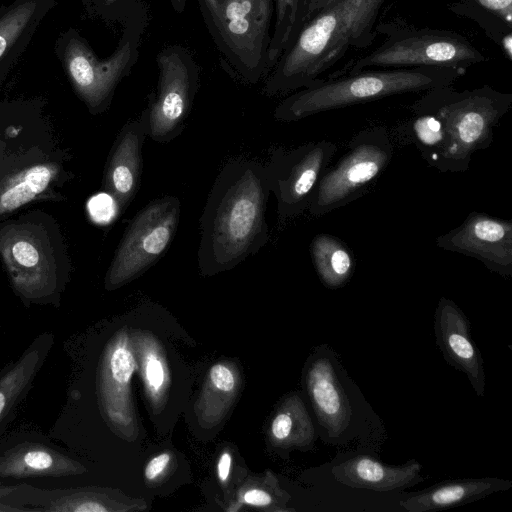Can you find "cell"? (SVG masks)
Segmentation results:
<instances>
[{
	"instance_id": "cell-11",
	"label": "cell",
	"mask_w": 512,
	"mask_h": 512,
	"mask_svg": "<svg viewBox=\"0 0 512 512\" xmlns=\"http://www.w3.org/2000/svg\"><path fill=\"white\" fill-rule=\"evenodd\" d=\"M336 152V144L326 139L289 150H270L264 165L270 193L277 201L279 227L308 210L316 186Z\"/></svg>"
},
{
	"instance_id": "cell-9",
	"label": "cell",
	"mask_w": 512,
	"mask_h": 512,
	"mask_svg": "<svg viewBox=\"0 0 512 512\" xmlns=\"http://www.w3.org/2000/svg\"><path fill=\"white\" fill-rule=\"evenodd\" d=\"M483 61H486L484 55L456 32L424 29L400 32L391 37L374 51L348 64L347 74L370 67L421 66L451 68L465 73L469 66Z\"/></svg>"
},
{
	"instance_id": "cell-16",
	"label": "cell",
	"mask_w": 512,
	"mask_h": 512,
	"mask_svg": "<svg viewBox=\"0 0 512 512\" xmlns=\"http://www.w3.org/2000/svg\"><path fill=\"white\" fill-rule=\"evenodd\" d=\"M306 387L317 419L329 436L345 432L351 423L352 407L329 356L324 354L311 362Z\"/></svg>"
},
{
	"instance_id": "cell-21",
	"label": "cell",
	"mask_w": 512,
	"mask_h": 512,
	"mask_svg": "<svg viewBox=\"0 0 512 512\" xmlns=\"http://www.w3.org/2000/svg\"><path fill=\"white\" fill-rule=\"evenodd\" d=\"M58 173L55 164L29 166L0 184V215L34 200L50 186Z\"/></svg>"
},
{
	"instance_id": "cell-3",
	"label": "cell",
	"mask_w": 512,
	"mask_h": 512,
	"mask_svg": "<svg viewBox=\"0 0 512 512\" xmlns=\"http://www.w3.org/2000/svg\"><path fill=\"white\" fill-rule=\"evenodd\" d=\"M387 0H338L305 22L265 78L268 96L292 93L321 81L352 49L370 46Z\"/></svg>"
},
{
	"instance_id": "cell-34",
	"label": "cell",
	"mask_w": 512,
	"mask_h": 512,
	"mask_svg": "<svg viewBox=\"0 0 512 512\" xmlns=\"http://www.w3.org/2000/svg\"><path fill=\"white\" fill-rule=\"evenodd\" d=\"M170 461V455L162 453L152 458L145 468V477L148 480H154L166 469Z\"/></svg>"
},
{
	"instance_id": "cell-7",
	"label": "cell",
	"mask_w": 512,
	"mask_h": 512,
	"mask_svg": "<svg viewBox=\"0 0 512 512\" xmlns=\"http://www.w3.org/2000/svg\"><path fill=\"white\" fill-rule=\"evenodd\" d=\"M388 130L381 125L359 131L345 153L321 176L308 212L323 216L362 197L376 183L393 157Z\"/></svg>"
},
{
	"instance_id": "cell-23",
	"label": "cell",
	"mask_w": 512,
	"mask_h": 512,
	"mask_svg": "<svg viewBox=\"0 0 512 512\" xmlns=\"http://www.w3.org/2000/svg\"><path fill=\"white\" fill-rule=\"evenodd\" d=\"M303 4L304 0H275L276 21L268 52L271 70L299 20Z\"/></svg>"
},
{
	"instance_id": "cell-13",
	"label": "cell",
	"mask_w": 512,
	"mask_h": 512,
	"mask_svg": "<svg viewBox=\"0 0 512 512\" xmlns=\"http://www.w3.org/2000/svg\"><path fill=\"white\" fill-rule=\"evenodd\" d=\"M437 247L473 257L503 278L512 276V223L472 211L457 227L436 238Z\"/></svg>"
},
{
	"instance_id": "cell-33",
	"label": "cell",
	"mask_w": 512,
	"mask_h": 512,
	"mask_svg": "<svg viewBox=\"0 0 512 512\" xmlns=\"http://www.w3.org/2000/svg\"><path fill=\"white\" fill-rule=\"evenodd\" d=\"M210 379L214 387L223 392H230L235 387V378L231 370L222 364H216L210 369Z\"/></svg>"
},
{
	"instance_id": "cell-31",
	"label": "cell",
	"mask_w": 512,
	"mask_h": 512,
	"mask_svg": "<svg viewBox=\"0 0 512 512\" xmlns=\"http://www.w3.org/2000/svg\"><path fill=\"white\" fill-rule=\"evenodd\" d=\"M511 28L512 0H470Z\"/></svg>"
},
{
	"instance_id": "cell-39",
	"label": "cell",
	"mask_w": 512,
	"mask_h": 512,
	"mask_svg": "<svg viewBox=\"0 0 512 512\" xmlns=\"http://www.w3.org/2000/svg\"><path fill=\"white\" fill-rule=\"evenodd\" d=\"M13 488L14 487L0 488V497L2 495H6L7 493L11 492L13 490ZM15 510L17 511L19 509L0 505V511H15Z\"/></svg>"
},
{
	"instance_id": "cell-8",
	"label": "cell",
	"mask_w": 512,
	"mask_h": 512,
	"mask_svg": "<svg viewBox=\"0 0 512 512\" xmlns=\"http://www.w3.org/2000/svg\"><path fill=\"white\" fill-rule=\"evenodd\" d=\"M176 196L149 202L130 221L105 277L107 289H115L141 276L166 253L180 221Z\"/></svg>"
},
{
	"instance_id": "cell-5",
	"label": "cell",
	"mask_w": 512,
	"mask_h": 512,
	"mask_svg": "<svg viewBox=\"0 0 512 512\" xmlns=\"http://www.w3.org/2000/svg\"><path fill=\"white\" fill-rule=\"evenodd\" d=\"M205 26L236 76L256 84L266 78L275 0H197Z\"/></svg>"
},
{
	"instance_id": "cell-27",
	"label": "cell",
	"mask_w": 512,
	"mask_h": 512,
	"mask_svg": "<svg viewBox=\"0 0 512 512\" xmlns=\"http://www.w3.org/2000/svg\"><path fill=\"white\" fill-rule=\"evenodd\" d=\"M141 1L143 0H90L92 8L111 22H123Z\"/></svg>"
},
{
	"instance_id": "cell-20",
	"label": "cell",
	"mask_w": 512,
	"mask_h": 512,
	"mask_svg": "<svg viewBox=\"0 0 512 512\" xmlns=\"http://www.w3.org/2000/svg\"><path fill=\"white\" fill-rule=\"evenodd\" d=\"M310 254L318 277L327 288L344 286L354 273V254L336 236L326 233L316 235L310 244Z\"/></svg>"
},
{
	"instance_id": "cell-32",
	"label": "cell",
	"mask_w": 512,
	"mask_h": 512,
	"mask_svg": "<svg viewBox=\"0 0 512 512\" xmlns=\"http://www.w3.org/2000/svg\"><path fill=\"white\" fill-rule=\"evenodd\" d=\"M337 1L338 0H304L301 15L291 33V35H290L289 40L293 37V35L300 28L301 25H303L305 22H307L308 20L313 18L315 15H317L321 11L327 9L328 7H330ZM289 40H288V42H289Z\"/></svg>"
},
{
	"instance_id": "cell-4",
	"label": "cell",
	"mask_w": 512,
	"mask_h": 512,
	"mask_svg": "<svg viewBox=\"0 0 512 512\" xmlns=\"http://www.w3.org/2000/svg\"><path fill=\"white\" fill-rule=\"evenodd\" d=\"M464 73L433 66L362 70L292 92L274 110L281 122L301 119L388 96L451 86Z\"/></svg>"
},
{
	"instance_id": "cell-25",
	"label": "cell",
	"mask_w": 512,
	"mask_h": 512,
	"mask_svg": "<svg viewBox=\"0 0 512 512\" xmlns=\"http://www.w3.org/2000/svg\"><path fill=\"white\" fill-rule=\"evenodd\" d=\"M36 10L34 1L23 2L0 18V60L29 24Z\"/></svg>"
},
{
	"instance_id": "cell-15",
	"label": "cell",
	"mask_w": 512,
	"mask_h": 512,
	"mask_svg": "<svg viewBox=\"0 0 512 512\" xmlns=\"http://www.w3.org/2000/svg\"><path fill=\"white\" fill-rule=\"evenodd\" d=\"M434 328L436 342L446 362L463 372L478 396H483L485 372L481 353L475 346L469 322L462 310L450 299H439Z\"/></svg>"
},
{
	"instance_id": "cell-19",
	"label": "cell",
	"mask_w": 512,
	"mask_h": 512,
	"mask_svg": "<svg viewBox=\"0 0 512 512\" xmlns=\"http://www.w3.org/2000/svg\"><path fill=\"white\" fill-rule=\"evenodd\" d=\"M79 463L42 445H22L0 459V475L63 476L80 473Z\"/></svg>"
},
{
	"instance_id": "cell-10",
	"label": "cell",
	"mask_w": 512,
	"mask_h": 512,
	"mask_svg": "<svg viewBox=\"0 0 512 512\" xmlns=\"http://www.w3.org/2000/svg\"><path fill=\"white\" fill-rule=\"evenodd\" d=\"M159 78L149 96L147 136L168 143L184 130L199 88L200 70L192 54L180 45L163 48L156 57Z\"/></svg>"
},
{
	"instance_id": "cell-6",
	"label": "cell",
	"mask_w": 512,
	"mask_h": 512,
	"mask_svg": "<svg viewBox=\"0 0 512 512\" xmlns=\"http://www.w3.org/2000/svg\"><path fill=\"white\" fill-rule=\"evenodd\" d=\"M121 37L114 52L99 59L84 41L72 38L64 54L71 82L87 106L95 112L105 110L119 82L128 76L139 58L142 36L148 25V8L138 3L122 22Z\"/></svg>"
},
{
	"instance_id": "cell-24",
	"label": "cell",
	"mask_w": 512,
	"mask_h": 512,
	"mask_svg": "<svg viewBox=\"0 0 512 512\" xmlns=\"http://www.w3.org/2000/svg\"><path fill=\"white\" fill-rule=\"evenodd\" d=\"M38 362V351L30 352L0 380V418L29 383Z\"/></svg>"
},
{
	"instance_id": "cell-28",
	"label": "cell",
	"mask_w": 512,
	"mask_h": 512,
	"mask_svg": "<svg viewBox=\"0 0 512 512\" xmlns=\"http://www.w3.org/2000/svg\"><path fill=\"white\" fill-rule=\"evenodd\" d=\"M50 511L104 512L109 510L102 502L84 495L62 497L48 507Z\"/></svg>"
},
{
	"instance_id": "cell-26",
	"label": "cell",
	"mask_w": 512,
	"mask_h": 512,
	"mask_svg": "<svg viewBox=\"0 0 512 512\" xmlns=\"http://www.w3.org/2000/svg\"><path fill=\"white\" fill-rule=\"evenodd\" d=\"M109 376L116 387L124 389L131 381L135 360L126 339L118 341L109 353Z\"/></svg>"
},
{
	"instance_id": "cell-30",
	"label": "cell",
	"mask_w": 512,
	"mask_h": 512,
	"mask_svg": "<svg viewBox=\"0 0 512 512\" xmlns=\"http://www.w3.org/2000/svg\"><path fill=\"white\" fill-rule=\"evenodd\" d=\"M146 385L151 394L160 393L165 382V369L162 360L155 354H149L143 365Z\"/></svg>"
},
{
	"instance_id": "cell-37",
	"label": "cell",
	"mask_w": 512,
	"mask_h": 512,
	"mask_svg": "<svg viewBox=\"0 0 512 512\" xmlns=\"http://www.w3.org/2000/svg\"><path fill=\"white\" fill-rule=\"evenodd\" d=\"M502 46L507 57L512 59V36L511 33H507L502 39Z\"/></svg>"
},
{
	"instance_id": "cell-22",
	"label": "cell",
	"mask_w": 512,
	"mask_h": 512,
	"mask_svg": "<svg viewBox=\"0 0 512 512\" xmlns=\"http://www.w3.org/2000/svg\"><path fill=\"white\" fill-rule=\"evenodd\" d=\"M287 410L272 421L273 437L282 443L306 446L314 440V428L305 407L299 399L289 401Z\"/></svg>"
},
{
	"instance_id": "cell-29",
	"label": "cell",
	"mask_w": 512,
	"mask_h": 512,
	"mask_svg": "<svg viewBox=\"0 0 512 512\" xmlns=\"http://www.w3.org/2000/svg\"><path fill=\"white\" fill-rule=\"evenodd\" d=\"M87 208L92 220L100 224L109 223L119 213L115 200L108 193L93 196Z\"/></svg>"
},
{
	"instance_id": "cell-38",
	"label": "cell",
	"mask_w": 512,
	"mask_h": 512,
	"mask_svg": "<svg viewBox=\"0 0 512 512\" xmlns=\"http://www.w3.org/2000/svg\"><path fill=\"white\" fill-rule=\"evenodd\" d=\"M187 0H170L173 10L176 13H182L186 7Z\"/></svg>"
},
{
	"instance_id": "cell-35",
	"label": "cell",
	"mask_w": 512,
	"mask_h": 512,
	"mask_svg": "<svg viewBox=\"0 0 512 512\" xmlns=\"http://www.w3.org/2000/svg\"><path fill=\"white\" fill-rule=\"evenodd\" d=\"M243 501L252 506H268L272 502L270 494L261 489H251L243 495Z\"/></svg>"
},
{
	"instance_id": "cell-12",
	"label": "cell",
	"mask_w": 512,
	"mask_h": 512,
	"mask_svg": "<svg viewBox=\"0 0 512 512\" xmlns=\"http://www.w3.org/2000/svg\"><path fill=\"white\" fill-rule=\"evenodd\" d=\"M0 255L15 289L28 298L54 289L56 265L47 236L35 225L11 224L0 231Z\"/></svg>"
},
{
	"instance_id": "cell-1",
	"label": "cell",
	"mask_w": 512,
	"mask_h": 512,
	"mask_svg": "<svg viewBox=\"0 0 512 512\" xmlns=\"http://www.w3.org/2000/svg\"><path fill=\"white\" fill-rule=\"evenodd\" d=\"M411 107L408 140L426 163L441 173L469 169L473 155L493 142L494 129L510 110L512 94L484 85L456 91L435 88Z\"/></svg>"
},
{
	"instance_id": "cell-18",
	"label": "cell",
	"mask_w": 512,
	"mask_h": 512,
	"mask_svg": "<svg viewBox=\"0 0 512 512\" xmlns=\"http://www.w3.org/2000/svg\"><path fill=\"white\" fill-rule=\"evenodd\" d=\"M512 483L498 478L448 481L417 493L400 502L409 512L436 511L465 504L489 494L509 489Z\"/></svg>"
},
{
	"instance_id": "cell-17",
	"label": "cell",
	"mask_w": 512,
	"mask_h": 512,
	"mask_svg": "<svg viewBox=\"0 0 512 512\" xmlns=\"http://www.w3.org/2000/svg\"><path fill=\"white\" fill-rule=\"evenodd\" d=\"M420 470V463L414 459L395 466L371 456L358 455L333 466L331 473L338 482L349 487L383 492L422 482Z\"/></svg>"
},
{
	"instance_id": "cell-2",
	"label": "cell",
	"mask_w": 512,
	"mask_h": 512,
	"mask_svg": "<svg viewBox=\"0 0 512 512\" xmlns=\"http://www.w3.org/2000/svg\"><path fill=\"white\" fill-rule=\"evenodd\" d=\"M269 195L264 164L235 158L223 166L200 218L197 261L202 275L230 270L267 244Z\"/></svg>"
},
{
	"instance_id": "cell-14",
	"label": "cell",
	"mask_w": 512,
	"mask_h": 512,
	"mask_svg": "<svg viewBox=\"0 0 512 512\" xmlns=\"http://www.w3.org/2000/svg\"><path fill=\"white\" fill-rule=\"evenodd\" d=\"M147 136V112L127 122L119 131L104 171L103 187L115 200L118 212H124L141 184L142 147Z\"/></svg>"
},
{
	"instance_id": "cell-36",
	"label": "cell",
	"mask_w": 512,
	"mask_h": 512,
	"mask_svg": "<svg viewBox=\"0 0 512 512\" xmlns=\"http://www.w3.org/2000/svg\"><path fill=\"white\" fill-rule=\"evenodd\" d=\"M231 468V456L228 452H224L218 461V477L222 482H225L229 476Z\"/></svg>"
}]
</instances>
